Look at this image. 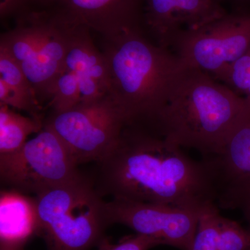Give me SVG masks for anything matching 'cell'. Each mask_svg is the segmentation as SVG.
I'll return each mask as SVG.
<instances>
[{
	"instance_id": "277c9868",
	"label": "cell",
	"mask_w": 250,
	"mask_h": 250,
	"mask_svg": "<svg viewBox=\"0 0 250 250\" xmlns=\"http://www.w3.org/2000/svg\"><path fill=\"white\" fill-rule=\"evenodd\" d=\"M80 25L53 4L20 18L14 27L0 36V48L22 69L42 107L52 100L56 81Z\"/></svg>"
},
{
	"instance_id": "6da1fadb",
	"label": "cell",
	"mask_w": 250,
	"mask_h": 250,
	"mask_svg": "<svg viewBox=\"0 0 250 250\" xmlns=\"http://www.w3.org/2000/svg\"><path fill=\"white\" fill-rule=\"evenodd\" d=\"M96 164L92 179L103 197L197 212L218 200L205 163L146 125H125L116 146Z\"/></svg>"
},
{
	"instance_id": "ac0fdd59",
	"label": "cell",
	"mask_w": 250,
	"mask_h": 250,
	"mask_svg": "<svg viewBox=\"0 0 250 250\" xmlns=\"http://www.w3.org/2000/svg\"><path fill=\"white\" fill-rule=\"evenodd\" d=\"M81 93L78 80L72 72L62 70L54 85L52 100L48 104L51 112L70 109L80 103Z\"/></svg>"
},
{
	"instance_id": "52a82bcc",
	"label": "cell",
	"mask_w": 250,
	"mask_h": 250,
	"mask_svg": "<svg viewBox=\"0 0 250 250\" xmlns=\"http://www.w3.org/2000/svg\"><path fill=\"white\" fill-rule=\"evenodd\" d=\"M126 125L124 114L108 94L80 103L66 111L50 112L45 118L77 165L98 163L116 146Z\"/></svg>"
},
{
	"instance_id": "8992f818",
	"label": "cell",
	"mask_w": 250,
	"mask_h": 250,
	"mask_svg": "<svg viewBox=\"0 0 250 250\" xmlns=\"http://www.w3.org/2000/svg\"><path fill=\"white\" fill-rule=\"evenodd\" d=\"M82 175L62 140L45 125L21 149L0 155L1 184L26 195L36 196Z\"/></svg>"
},
{
	"instance_id": "3957f363",
	"label": "cell",
	"mask_w": 250,
	"mask_h": 250,
	"mask_svg": "<svg viewBox=\"0 0 250 250\" xmlns=\"http://www.w3.org/2000/svg\"><path fill=\"white\" fill-rule=\"evenodd\" d=\"M246 99L208 74L186 66L152 129L205 158L216 155L246 110Z\"/></svg>"
},
{
	"instance_id": "cb8c5ba5",
	"label": "cell",
	"mask_w": 250,
	"mask_h": 250,
	"mask_svg": "<svg viewBox=\"0 0 250 250\" xmlns=\"http://www.w3.org/2000/svg\"><path fill=\"white\" fill-rule=\"evenodd\" d=\"M224 5L228 4L230 12L250 14V0H220Z\"/></svg>"
},
{
	"instance_id": "7402d4cb",
	"label": "cell",
	"mask_w": 250,
	"mask_h": 250,
	"mask_svg": "<svg viewBox=\"0 0 250 250\" xmlns=\"http://www.w3.org/2000/svg\"><path fill=\"white\" fill-rule=\"evenodd\" d=\"M159 246L161 244L157 240L136 233L125 237L117 243H112L105 236L97 248L98 250H149Z\"/></svg>"
},
{
	"instance_id": "ba28073f",
	"label": "cell",
	"mask_w": 250,
	"mask_h": 250,
	"mask_svg": "<svg viewBox=\"0 0 250 250\" xmlns=\"http://www.w3.org/2000/svg\"><path fill=\"white\" fill-rule=\"evenodd\" d=\"M250 49V14L229 11L202 27L181 33L172 51L186 66L220 82Z\"/></svg>"
},
{
	"instance_id": "7c38bea8",
	"label": "cell",
	"mask_w": 250,
	"mask_h": 250,
	"mask_svg": "<svg viewBox=\"0 0 250 250\" xmlns=\"http://www.w3.org/2000/svg\"><path fill=\"white\" fill-rule=\"evenodd\" d=\"M247 101V100H246ZM214 182L220 207L250 179V103L216 155L203 161Z\"/></svg>"
},
{
	"instance_id": "d6986e66",
	"label": "cell",
	"mask_w": 250,
	"mask_h": 250,
	"mask_svg": "<svg viewBox=\"0 0 250 250\" xmlns=\"http://www.w3.org/2000/svg\"><path fill=\"white\" fill-rule=\"evenodd\" d=\"M218 250H250V230L221 215L219 222Z\"/></svg>"
},
{
	"instance_id": "30bf717a",
	"label": "cell",
	"mask_w": 250,
	"mask_h": 250,
	"mask_svg": "<svg viewBox=\"0 0 250 250\" xmlns=\"http://www.w3.org/2000/svg\"><path fill=\"white\" fill-rule=\"evenodd\" d=\"M143 9L146 35L170 50L184 31L202 27L229 12L220 0H143Z\"/></svg>"
},
{
	"instance_id": "9c48e42d",
	"label": "cell",
	"mask_w": 250,
	"mask_h": 250,
	"mask_svg": "<svg viewBox=\"0 0 250 250\" xmlns=\"http://www.w3.org/2000/svg\"><path fill=\"white\" fill-rule=\"evenodd\" d=\"M111 225L119 224L161 245L188 250L196 233L200 212L171 206L111 199L107 202Z\"/></svg>"
},
{
	"instance_id": "d4e9b609",
	"label": "cell",
	"mask_w": 250,
	"mask_h": 250,
	"mask_svg": "<svg viewBox=\"0 0 250 250\" xmlns=\"http://www.w3.org/2000/svg\"><path fill=\"white\" fill-rule=\"evenodd\" d=\"M0 250H24V247L0 246Z\"/></svg>"
},
{
	"instance_id": "5bb4252c",
	"label": "cell",
	"mask_w": 250,
	"mask_h": 250,
	"mask_svg": "<svg viewBox=\"0 0 250 250\" xmlns=\"http://www.w3.org/2000/svg\"><path fill=\"white\" fill-rule=\"evenodd\" d=\"M40 233L35 197L17 190L0 195V246L24 247Z\"/></svg>"
},
{
	"instance_id": "4fadbf2b",
	"label": "cell",
	"mask_w": 250,
	"mask_h": 250,
	"mask_svg": "<svg viewBox=\"0 0 250 250\" xmlns=\"http://www.w3.org/2000/svg\"><path fill=\"white\" fill-rule=\"evenodd\" d=\"M63 70L72 72L78 80L80 103L94 101L108 93L106 59L94 43L90 29L82 24L67 52Z\"/></svg>"
},
{
	"instance_id": "603a6c76",
	"label": "cell",
	"mask_w": 250,
	"mask_h": 250,
	"mask_svg": "<svg viewBox=\"0 0 250 250\" xmlns=\"http://www.w3.org/2000/svg\"><path fill=\"white\" fill-rule=\"evenodd\" d=\"M223 208H240L250 230V179L231 194Z\"/></svg>"
},
{
	"instance_id": "7a4b0ae2",
	"label": "cell",
	"mask_w": 250,
	"mask_h": 250,
	"mask_svg": "<svg viewBox=\"0 0 250 250\" xmlns=\"http://www.w3.org/2000/svg\"><path fill=\"white\" fill-rule=\"evenodd\" d=\"M102 52L108 67V94L123 111L126 125L154 124L186 65L143 31L103 39Z\"/></svg>"
},
{
	"instance_id": "484cf974",
	"label": "cell",
	"mask_w": 250,
	"mask_h": 250,
	"mask_svg": "<svg viewBox=\"0 0 250 250\" xmlns=\"http://www.w3.org/2000/svg\"><path fill=\"white\" fill-rule=\"evenodd\" d=\"M52 2H54V0H52Z\"/></svg>"
},
{
	"instance_id": "2e32d148",
	"label": "cell",
	"mask_w": 250,
	"mask_h": 250,
	"mask_svg": "<svg viewBox=\"0 0 250 250\" xmlns=\"http://www.w3.org/2000/svg\"><path fill=\"white\" fill-rule=\"evenodd\" d=\"M45 121L24 116L0 104V155L16 152L32 134L42 131Z\"/></svg>"
},
{
	"instance_id": "5b68a950",
	"label": "cell",
	"mask_w": 250,
	"mask_h": 250,
	"mask_svg": "<svg viewBox=\"0 0 250 250\" xmlns=\"http://www.w3.org/2000/svg\"><path fill=\"white\" fill-rule=\"evenodd\" d=\"M40 233L48 250H90L111 226L107 202L93 179L82 174L72 182L36 195Z\"/></svg>"
},
{
	"instance_id": "44dd1931",
	"label": "cell",
	"mask_w": 250,
	"mask_h": 250,
	"mask_svg": "<svg viewBox=\"0 0 250 250\" xmlns=\"http://www.w3.org/2000/svg\"><path fill=\"white\" fill-rule=\"evenodd\" d=\"M52 4V0H0L1 21L14 19L16 22L29 13L45 9Z\"/></svg>"
},
{
	"instance_id": "9a60e30c",
	"label": "cell",
	"mask_w": 250,
	"mask_h": 250,
	"mask_svg": "<svg viewBox=\"0 0 250 250\" xmlns=\"http://www.w3.org/2000/svg\"><path fill=\"white\" fill-rule=\"evenodd\" d=\"M0 104L45 121L35 90L16 61L0 48Z\"/></svg>"
},
{
	"instance_id": "ffe728a7",
	"label": "cell",
	"mask_w": 250,
	"mask_h": 250,
	"mask_svg": "<svg viewBox=\"0 0 250 250\" xmlns=\"http://www.w3.org/2000/svg\"><path fill=\"white\" fill-rule=\"evenodd\" d=\"M250 103V49L220 81Z\"/></svg>"
},
{
	"instance_id": "8fae6325",
	"label": "cell",
	"mask_w": 250,
	"mask_h": 250,
	"mask_svg": "<svg viewBox=\"0 0 250 250\" xmlns=\"http://www.w3.org/2000/svg\"><path fill=\"white\" fill-rule=\"evenodd\" d=\"M53 4L103 39L145 32L143 0H54Z\"/></svg>"
},
{
	"instance_id": "e0dca14e",
	"label": "cell",
	"mask_w": 250,
	"mask_h": 250,
	"mask_svg": "<svg viewBox=\"0 0 250 250\" xmlns=\"http://www.w3.org/2000/svg\"><path fill=\"white\" fill-rule=\"evenodd\" d=\"M220 210L215 204L202 209L196 233L188 250H218Z\"/></svg>"
}]
</instances>
